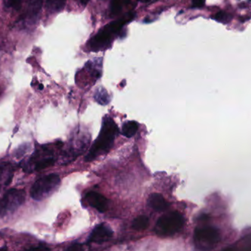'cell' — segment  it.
I'll list each match as a JSON object with an SVG mask.
<instances>
[{
	"label": "cell",
	"mask_w": 251,
	"mask_h": 251,
	"mask_svg": "<svg viewBox=\"0 0 251 251\" xmlns=\"http://www.w3.org/2000/svg\"><path fill=\"white\" fill-rule=\"evenodd\" d=\"M118 133V127L114 120L108 116L104 117L100 133L86 155L85 161L90 162L108 152Z\"/></svg>",
	"instance_id": "obj_1"
},
{
	"label": "cell",
	"mask_w": 251,
	"mask_h": 251,
	"mask_svg": "<svg viewBox=\"0 0 251 251\" xmlns=\"http://www.w3.org/2000/svg\"><path fill=\"white\" fill-rule=\"evenodd\" d=\"M133 16L132 14L125 16L123 18L117 21L112 22L107 25L100 31L95 35L92 40L89 42L90 49L92 51L102 50L105 48H108L110 41L113 35L116 34L121 30L126 23L133 20Z\"/></svg>",
	"instance_id": "obj_2"
},
{
	"label": "cell",
	"mask_w": 251,
	"mask_h": 251,
	"mask_svg": "<svg viewBox=\"0 0 251 251\" xmlns=\"http://www.w3.org/2000/svg\"><path fill=\"white\" fill-rule=\"evenodd\" d=\"M184 217L178 211H171L157 220L155 231L161 236H170L177 233L184 226Z\"/></svg>",
	"instance_id": "obj_3"
},
{
	"label": "cell",
	"mask_w": 251,
	"mask_h": 251,
	"mask_svg": "<svg viewBox=\"0 0 251 251\" xmlns=\"http://www.w3.org/2000/svg\"><path fill=\"white\" fill-rule=\"evenodd\" d=\"M61 184L58 175L50 174L36 180L30 189V196L35 201H43L50 196Z\"/></svg>",
	"instance_id": "obj_4"
},
{
	"label": "cell",
	"mask_w": 251,
	"mask_h": 251,
	"mask_svg": "<svg viewBox=\"0 0 251 251\" xmlns=\"http://www.w3.org/2000/svg\"><path fill=\"white\" fill-rule=\"evenodd\" d=\"M220 230L214 226L197 227L194 234V242L198 249L211 250L220 241Z\"/></svg>",
	"instance_id": "obj_5"
},
{
	"label": "cell",
	"mask_w": 251,
	"mask_h": 251,
	"mask_svg": "<svg viewBox=\"0 0 251 251\" xmlns=\"http://www.w3.org/2000/svg\"><path fill=\"white\" fill-rule=\"evenodd\" d=\"M25 191L11 189L0 199V217H4L15 212L25 201Z\"/></svg>",
	"instance_id": "obj_6"
},
{
	"label": "cell",
	"mask_w": 251,
	"mask_h": 251,
	"mask_svg": "<svg viewBox=\"0 0 251 251\" xmlns=\"http://www.w3.org/2000/svg\"><path fill=\"white\" fill-rule=\"evenodd\" d=\"M113 235L114 231L111 227L105 223H101L98 225L91 232L88 242L100 245L109 241L113 237Z\"/></svg>",
	"instance_id": "obj_7"
},
{
	"label": "cell",
	"mask_w": 251,
	"mask_h": 251,
	"mask_svg": "<svg viewBox=\"0 0 251 251\" xmlns=\"http://www.w3.org/2000/svg\"><path fill=\"white\" fill-rule=\"evenodd\" d=\"M85 199L90 206L98 210L99 212L103 213L108 210L109 201L105 196L98 192H88L85 197Z\"/></svg>",
	"instance_id": "obj_8"
},
{
	"label": "cell",
	"mask_w": 251,
	"mask_h": 251,
	"mask_svg": "<svg viewBox=\"0 0 251 251\" xmlns=\"http://www.w3.org/2000/svg\"><path fill=\"white\" fill-rule=\"evenodd\" d=\"M148 202L150 207L157 211H165L170 205L163 195L158 193L151 194L148 198Z\"/></svg>",
	"instance_id": "obj_9"
},
{
	"label": "cell",
	"mask_w": 251,
	"mask_h": 251,
	"mask_svg": "<svg viewBox=\"0 0 251 251\" xmlns=\"http://www.w3.org/2000/svg\"><path fill=\"white\" fill-rule=\"evenodd\" d=\"M139 130V124L135 121L126 122L122 127V133L127 138H131Z\"/></svg>",
	"instance_id": "obj_10"
},
{
	"label": "cell",
	"mask_w": 251,
	"mask_h": 251,
	"mask_svg": "<svg viewBox=\"0 0 251 251\" xmlns=\"http://www.w3.org/2000/svg\"><path fill=\"white\" fill-rule=\"evenodd\" d=\"M150 220L147 216L141 215L133 220L132 227L136 230H144L148 228Z\"/></svg>",
	"instance_id": "obj_11"
},
{
	"label": "cell",
	"mask_w": 251,
	"mask_h": 251,
	"mask_svg": "<svg viewBox=\"0 0 251 251\" xmlns=\"http://www.w3.org/2000/svg\"><path fill=\"white\" fill-rule=\"evenodd\" d=\"M95 99L100 105H105L109 102L110 98L108 92L103 88H100L95 92Z\"/></svg>",
	"instance_id": "obj_12"
},
{
	"label": "cell",
	"mask_w": 251,
	"mask_h": 251,
	"mask_svg": "<svg viewBox=\"0 0 251 251\" xmlns=\"http://www.w3.org/2000/svg\"><path fill=\"white\" fill-rule=\"evenodd\" d=\"M212 19L218 23H223V24H227L231 20L232 16L225 11H220L215 15L213 16Z\"/></svg>",
	"instance_id": "obj_13"
},
{
	"label": "cell",
	"mask_w": 251,
	"mask_h": 251,
	"mask_svg": "<svg viewBox=\"0 0 251 251\" xmlns=\"http://www.w3.org/2000/svg\"><path fill=\"white\" fill-rule=\"evenodd\" d=\"M111 7V13L114 15L120 14L122 10V0H112Z\"/></svg>",
	"instance_id": "obj_14"
},
{
	"label": "cell",
	"mask_w": 251,
	"mask_h": 251,
	"mask_svg": "<svg viewBox=\"0 0 251 251\" xmlns=\"http://www.w3.org/2000/svg\"><path fill=\"white\" fill-rule=\"evenodd\" d=\"M10 5L14 9L19 10L21 8L22 0H8Z\"/></svg>",
	"instance_id": "obj_15"
},
{
	"label": "cell",
	"mask_w": 251,
	"mask_h": 251,
	"mask_svg": "<svg viewBox=\"0 0 251 251\" xmlns=\"http://www.w3.org/2000/svg\"><path fill=\"white\" fill-rule=\"evenodd\" d=\"M64 1L65 0H51L50 2L55 8L59 9L60 8H62L64 6Z\"/></svg>",
	"instance_id": "obj_16"
},
{
	"label": "cell",
	"mask_w": 251,
	"mask_h": 251,
	"mask_svg": "<svg viewBox=\"0 0 251 251\" xmlns=\"http://www.w3.org/2000/svg\"><path fill=\"white\" fill-rule=\"evenodd\" d=\"M205 0H192L193 8H202L205 5Z\"/></svg>",
	"instance_id": "obj_17"
},
{
	"label": "cell",
	"mask_w": 251,
	"mask_h": 251,
	"mask_svg": "<svg viewBox=\"0 0 251 251\" xmlns=\"http://www.w3.org/2000/svg\"><path fill=\"white\" fill-rule=\"evenodd\" d=\"M89 0H80V2L83 5H86L89 2Z\"/></svg>",
	"instance_id": "obj_18"
},
{
	"label": "cell",
	"mask_w": 251,
	"mask_h": 251,
	"mask_svg": "<svg viewBox=\"0 0 251 251\" xmlns=\"http://www.w3.org/2000/svg\"><path fill=\"white\" fill-rule=\"evenodd\" d=\"M151 0H141L142 2H151Z\"/></svg>",
	"instance_id": "obj_19"
}]
</instances>
